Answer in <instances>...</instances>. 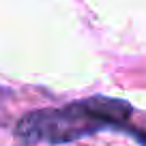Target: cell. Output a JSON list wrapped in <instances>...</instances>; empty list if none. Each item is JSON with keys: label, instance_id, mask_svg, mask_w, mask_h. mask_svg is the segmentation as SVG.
<instances>
[{"label": "cell", "instance_id": "cell-1", "mask_svg": "<svg viewBox=\"0 0 146 146\" xmlns=\"http://www.w3.org/2000/svg\"><path fill=\"white\" fill-rule=\"evenodd\" d=\"M131 116V105L127 101L92 97L67 108L41 110L24 116L17 125V133L28 142H73L82 135L95 133L99 129H123Z\"/></svg>", "mask_w": 146, "mask_h": 146}]
</instances>
